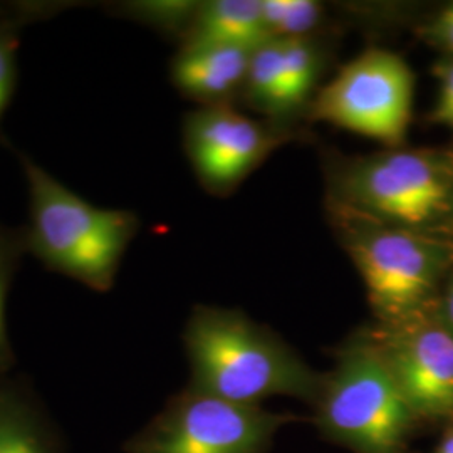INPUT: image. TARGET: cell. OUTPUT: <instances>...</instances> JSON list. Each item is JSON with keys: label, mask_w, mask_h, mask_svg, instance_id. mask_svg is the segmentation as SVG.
Segmentation results:
<instances>
[{"label": "cell", "mask_w": 453, "mask_h": 453, "mask_svg": "<svg viewBox=\"0 0 453 453\" xmlns=\"http://www.w3.org/2000/svg\"><path fill=\"white\" fill-rule=\"evenodd\" d=\"M20 163L31 202L27 247L50 271L93 291H110L134 237L136 217L88 203L26 155H20Z\"/></svg>", "instance_id": "277c9868"}, {"label": "cell", "mask_w": 453, "mask_h": 453, "mask_svg": "<svg viewBox=\"0 0 453 453\" xmlns=\"http://www.w3.org/2000/svg\"><path fill=\"white\" fill-rule=\"evenodd\" d=\"M443 234H445L447 237H450V239H453V209L452 215H450V219H449V222H447V226H445V230H443Z\"/></svg>", "instance_id": "603a6c76"}, {"label": "cell", "mask_w": 453, "mask_h": 453, "mask_svg": "<svg viewBox=\"0 0 453 453\" xmlns=\"http://www.w3.org/2000/svg\"><path fill=\"white\" fill-rule=\"evenodd\" d=\"M340 241L366 288L376 324H395L437 306L453 269V239L388 226L329 203Z\"/></svg>", "instance_id": "7a4b0ae2"}, {"label": "cell", "mask_w": 453, "mask_h": 453, "mask_svg": "<svg viewBox=\"0 0 453 453\" xmlns=\"http://www.w3.org/2000/svg\"><path fill=\"white\" fill-rule=\"evenodd\" d=\"M16 260V241L11 237V234H7L0 226V380L5 378V374L14 363L12 346H11V340L7 334V324H5V301H7V291L11 286Z\"/></svg>", "instance_id": "2e32d148"}, {"label": "cell", "mask_w": 453, "mask_h": 453, "mask_svg": "<svg viewBox=\"0 0 453 453\" xmlns=\"http://www.w3.org/2000/svg\"><path fill=\"white\" fill-rule=\"evenodd\" d=\"M294 420L188 387L131 438L127 453H267L275 434Z\"/></svg>", "instance_id": "8992f818"}, {"label": "cell", "mask_w": 453, "mask_h": 453, "mask_svg": "<svg viewBox=\"0 0 453 453\" xmlns=\"http://www.w3.org/2000/svg\"><path fill=\"white\" fill-rule=\"evenodd\" d=\"M252 50L226 46H183L172 65L180 91L203 101L228 96L245 81Z\"/></svg>", "instance_id": "30bf717a"}, {"label": "cell", "mask_w": 453, "mask_h": 453, "mask_svg": "<svg viewBox=\"0 0 453 453\" xmlns=\"http://www.w3.org/2000/svg\"><path fill=\"white\" fill-rule=\"evenodd\" d=\"M282 46L279 39H269L250 54L243 88L249 99L271 116L284 113V82H282Z\"/></svg>", "instance_id": "4fadbf2b"}, {"label": "cell", "mask_w": 453, "mask_h": 453, "mask_svg": "<svg viewBox=\"0 0 453 453\" xmlns=\"http://www.w3.org/2000/svg\"><path fill=\"white\" fill-rule=\"evenodd\" d=\"M200 2H136L131 4V12L150 24L165 29H179L190 26Z\"/></svg>", "instance_id": "e0dca14e"}, {"label": "cell", "mask_w": 453, "mask_h": 453, "mask_svg": "<svg viewBox=\"0 0 453 453\" xmlns=\"http://www.w3.org/2000/svg\"><path fill=\"white\" fill-rule=\"evenodd\" d=\"M434 453H453V425L441 430V435Z\"/></svg>", "instance_id": "7402d4cb"}, {"label": "cell", "mask_w": 453, "mask_h": 453, "mask_svg": "<svg viewBox=\"0 0 453 453\" xmlns=\"http://www.w3.org/2000/svg\"><path fill=\"white\" fill-rule=\"evenodd\" d=\"M16 49V33L9 27H0V114L14 91Z\"/></svg>", "instance_id": "d6986e66"}, {"label": "cell", "mask_w": 453, "mask_h": 453, "mask_svg": "<svg viewBox=\"0 0 453 453\" xmlns=\"http://www.w3.org/2000/svg\"><path fill=\"white\" fill-rule=\"evenodd\" d=\"M282 46V82H284V113H292L306 103L321 71L319 49L311 37L286 39Z\"/></svg>", "instance_id": "5bb4252c"}, {"label": "cell", "mask_w": 453, "mask_h": 453, "mask_svg": "<svg viewBox=\"0 0 453 453\" xmlns=\"http://www.w3.org/2000/svg\"><path fill=\"white\" fill-rule=\"evenodd\" d=\"M435 312L438 319L453 334V269L443 284V289L440 292Z\"/></svg>", "instance_id": "44dd1931"}, {"label": "cell", "mask_w": 453, "mask_h": 453, "mask_svg": "<svg viewBox=\"0 0 453 453\" xmlns=\"http://www.w3.org/2000/svg\"><path fill=\"white\" fill-rule=\"evenodd\" d=\"M0 453H63L37 402L5 378L0 380Z\"/></svg>", "instance_id": "7c38bea8"}, {"label": "cell", "mask_w": 453, "mask_h": 453, "mask_svg": "<svg viewBox=\"0 0 453 453\" xmlns=\"http://www.w3.org/2000/svg\"><path fill=\"white\" fill-rule=\"evenodd\" d=\"M260 0H211L198 5L185 46L209 44L254 50L269 41Z\"/></svg>", "instance_id": "8fae6325"}, {"label": "cell", "mask_w": 453, "mask_h": 453, "mask_svg": "<svg viewBox=\"0 0 453 453\" xmlns=\"http://www.w3.org/2000/svg\"><path fill=\"white\" fill-rule=\"evenodd\" d=\"M312 408L321 435L355 453H410L421 432L370 327L338 349Z\"/></svg>", "instance_id": "3957f363"}, {"label": "cell", "mask_w": 453, "mask_h": 453, "mask_svg": "<svg viewBox=\"0 0 453 453\" xmlns=\"http://www.w3.org/2000/svg\"><path fill=\"white\" fill-rule=\"evenodd\" d=\"M413 89V73L402 56L368 49L318 93L311 116L385 148H400L405 146L411 121Z\"/></svg>", "instance_id": "52a82bcc"}, {"label": "cell", "mask_w": 453, "mask_h": 453, "mask_svg": "<svg viewBox=\"0 0 453 453\" xmlns=\"http://www.w3.org/2000/svg\"><path fill=\"white\" fill-rule=\"evenodd\" d=\"M262 20L271 39L309 37L323 16V5L314 0H260Z\"/></svg>", "instance_id": "9a60e30c"}, {"label": "cell", "mask_w": 453, "mask_h": 453, "mask_svg": "<svg viewBox=\"0 0 453 453\" xmlns=\"http://www.w3.org/2000/svg\"><path fill=\"white\" fill-rule=\"evenodd\" d=\"M183 340L196 391L249 406L273 396L314 405L319 396L324 374L241 311L195 308Z\"/></svg>", "instance_id": "6da1fadb"}, {"label": "cell", "mask_w": 453, "mask_h": 453, "mask_svg": "<svg viewBox=\"0 0 453 453\" xmlns=\"http://www.w3.org/2000/svg\"><path fill=\"white\" fill-rule=\"evenodd\" d=\"M333 203L381 224L443 234L453 209V151L387 148L346 163Z\"/></svg>", "instance_id": "5b68a950"}, {"label": "cell", "mask_w": 453, "mask_h": 453, "mask_svg": "<svg viewBox=\"0 0 453 453\" xmlns=\"http://www.w3.org/2000/svg\"><path fill=\"white\" fill-rule=\"evenodd\" d=\"M368 327L420 430L453 425V334L435 309Z\"/></svg>", "instance_id": "ba28073f"}, {"label": "cell", "mask_w": 453, "mask_h": 453, "mask_svg": "<svg viewBox=\"0 0 453 453\" xmlns=\"http://www.w3.org/2000/svg\"><path fill=\"white\" fill-rule=\"evenodd\" d=\"M185 150L198 180L215 194L241 183L280 138L254 119L211 104L185 119Z\"/></svg>", "instance_id": "9c48e42d"}, {"label": "cell", "mask_w": 453, "mask_h": 453, "mask_svg": "<svg viewBox=\"0 0 453 453\" xmlns=\"http://www.w3.org/2000/svg\"><path fill=\"white\" fill-rule=\"evenodd\" d=\"M420 35L432 46L441 49L445 56L453 58V4L438 11L421 26Z\"/></svg>", "instance_id": "ffe728a7"}, {"label": "cell", "mask_w": 453, "mask_h": 453, "mask_svg": "<svg viewBox=\"0 0 453 453\" xmlns=\"http://www.w3.org/2000/svg\"><path fill=\"white\" fill-rule=\"evenodd\" d=\"M438 80V96L435 108L430 113V121L453 130V58L445 56L434 65Z\"/></svg>", "instance_id": "ac0fdd59"}]
</instances>
